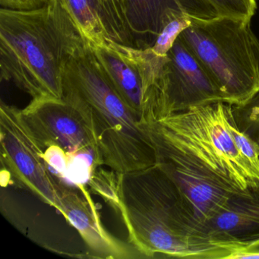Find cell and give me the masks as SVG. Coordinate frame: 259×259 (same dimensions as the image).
<instances>
[{"instance_id":"obj_1","label":"cell","mask_w":259,"mask_h":259,"mask_svg":"<svg viewBox=\"0 0 259 259\" xmlns=\"http://www.w3.org/2000/svg\"><path fill=\"white\" fill-rule=\"evenodd\" d=\"M233 106H195L140 123L155 153L156 164L192 203L201 222L233 194L259 186V170L240 152L229 128Z\"/></svg>"},{"instance_id":"obj_2","label":"cell","mask_w":259,"mask_h":259,"mask_svg":"<svg viewBox=\"0 0 259 259\" xmlns=\"http://www.w3.org/2000/svg\"><path fill=\"white\" fill-rule=\"evenodd\" d=\"M99 195L122 217L130 243L145 257L228 259L212 242L195 207L157 164L107 175Z\"/></svg>"},{"instance_id":"obj_3","label":"cell","mask_w":259,"mask_h":259,"mask_svg":"<svg viewBox=\"0 0 259 259\" xmlns=\"http://www.w3.org/2000/svg\"><path fill=\"white\" fill-rule=\"evenodd\" d=\"M59 0L31 10H0V74L33 101L62 100L71 56L85 45Z\"/></svg>"},{"instance_id":"obj_4","label":"cell","mask_w":259,"mask_h":259,"mask_svg":"<svg viewBox=\"0 0 259 259\" xmlns=\"http://www.w3.org/2000/svg\"><path fill=\"white\" fill-rule=\"evenodd\" d=\"M90 125L104 166L117 174L156 164L140 119L115 89L87 43L68 61L64 97Z\"/></svg>"},{"instance_id":"obj_5","label":"cell","mask_w":259,"mask_h":259,"mask_svg":"<svg viewBox=\"0 0 259 259\" xmlns=\"http://www.w3.org/2000/svg\"><path fill=\"white\" fill-rule=\"evenodd\" d=\"M251 22L219 16L192 19L180 38L213 77L227 104L242 107L259 92V64Z\"/></svg>"},{"instance_id":"obj_6","label":"cell","mask_w":259,"mask_h":259,"mask_svg":"<svg viewBox=\"0 0 259 259\" xmlns=\"http://www.w3.org/2000/svg\"><path fill=\"white\" fill-rule=\"evenodd\" d=\"M22 112L47 162L56 170L65 172L68 162L78 159L86 163L92 177L104 166L90 125L66 98L31 100Z\"/></svg>"},{"instance_id":"obj_7","label":"cell","mask_w":259,"mask_h":259,"mask_svg":"<svg viewBox=\"0 0 259 259\" xmlns=\"http://www.w3.org/2000/svg\"><path fill=\"white\" fill-rule=\"evenodd\" d=\"M87 44L115 89L139 119L146 107L154 108L158 104L166 56L157 55L151 48L111 40Z\"/></svg>"},{"instance_id":"obj_8","label":"cell","mask_w":259,"mask_h":259,"mask_svg":"<svg viewBox=\"0 0 259 259\" xmlns=\"http://www.w3.org/2000/svg\"><path fill=\"white\" fill-rule=\"evenodd\" d=\"M0 142L3 166L15 182L58 210L62 181L50 170L22 110L4 102L0 107Z\"/></svg>"},{"instance_id":"obj_9","label":"cell","mask_w":259,"mask_h":259,"mask_svg":"<svg viewBox=\"0 0 259 259\" xmlns=\"http://www.w3.org/2000/svg\"><path fill=\"white\" fill-rule=\"evenodd\" d=\"M226 102L222 91L195 54L178 37L166 54L163 93L157 108L145 110L156 119L190 107Z\"/></svg>"},{"instance_id":"obj_10","label":"cell","mask_w":259,"mask_h":259,"mask_svg":"<svg viewBox=\"0 0 259 259\" xmlns=\"http://www.w3.org/2000/svg\"><path fill=\"white\" fill-rule=\"evenodd\" d=\"M216 245L235 253L259 247V186L229 197L203 223Z\"/></svg>"},{"instance_id":"obj_11","label":"cell","mask_w":259,"mask_h":259,"mask_svg":"<svg viewBox=\"0 0 259 259\" xmlns=\"http://www.w3.org/2000/svg\"><path fill=\"white\" fill-rule=\"evenodd\" d=\"M58 211L76 229L95 257L130 259L139 257L133 245L110 234L103 225L98 209L82 185L76 187L62 182Z\"/></svg>"},{"instance_id":"obj_12","label":"cell","mask_w":259,"mask_h":259,"mask_svg":"<svg viewBox=\"0 0 259 259\" xmlns=\"http://www.w3.org/2000/svg\"><path fill=\"white\" fill-rule=\"evenodd\" d=\"M86 43L111 40L136 47L125 0H59Z\"/></svg>"},{"instance_id":"obj_13","label":"cell","mask_w":259,"mask_h":259,"mask_svg":"<svg viewBox=\"0 0 259 259\" xmlns=\"http://www.w3.org/2000/svg\"><path fill=\"white\" fill-rule=\"evenodd\" d=\"M125 4L136 47L140 48H151L162 28L179 13L198 20L220 16L207 0H125Z\"/></svg>"},{"instance_id":"obj_14","label":"cell","mask_w":259,"mask_h":259,"mask_svg":"<svg viewBox=\"0 0 259 259\" xmlns=\"http://www.w3.org/2000/svg\"><path fill=\"white\" fill-rule=\"evenodd\" d=\"M259 64V40H254ZM233 114L238 128L252 139L259 148V92L245 105L233 106Z\"/></svg>"},{"instance_id":"obj_15","label":"cell","mask_w":259,"mask_h":259,"mask_svg":"<svg viewBox=\"0 0 259 259\" xmlns=\"http://www.w3.org/2000/svg\"><path fill=\"white\" fill-rule=\"evenodd\" d=\"M192 18L185 13L174 16L162 28L154 45L151 47L153 52L160 57H166L182 31L192 25Z\"/></svg>"},{"instance_id":"obj_16","label":"cell","mask_w":259,"mask_h":259,"mask_svg":"<svg viewBox=\"0 0 259 259\" xmlns=\"http://www.w3.org/2000/svg\"><path fill=\"white\" fill-rule=\"evenodd\" d=\"M220 16L251 22L257 10L255 0H207Z\"/></svg>"},{"instance_id":"obj_17","label":"cell","mask_w":259,"mask_h":259,"mask_svg":"<svg viewBox=\"0 0 259 259\" xmlns=\"http://www.w3.org/2000/svg\"><path fill=\"white\" fill-rule=\"evenodd\" d=\"M229 128L238 149L249 160L252 166L259 170L258 146L252 139L238 128L233 113L230 119Z\"/></svg>"},{"instance_id":"obj_18","label":"cell","mask_w":259,"mask_h":259,"mask_svg":"<svg viewBox=\"0 0 259 259\" xmlns=\"http://www.w3.org/2000/svg\"><path fill=\"white\" fill-rule=\"evenodd\" d=\"M48 0H0L2 8L18 10H31L40 8Z\"/></svg>"},{"instance_id":"obj_19","label":"cell","mask_w":259,"mask_h":259,"mask_svg":"<svg viewBox=\"0 0 259 259\" xmlns=\"http://www.w3.org/2000/svg\"><path fill=\"white\" fill-rule=\"evenodd\" d=\"M256 258L259 259V247L248 248L236 253L232 256L231 259Z\"/></svg>"}]
</instances>
